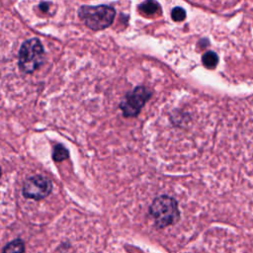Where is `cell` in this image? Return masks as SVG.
Masks as SVG:
<instances>
[{
  "instance_id": "9c48e42d",
  "label": "cell",
  "mask_w": 253,
  "mask_h": 253,
  "mask_svg": "<svg viewBox=\"0 0 253 253\" xmlns=\"http://www.w3.org/2000/svg\"><path fill=\"white\" fill-rule=\"evenodd\" d=\"M202 61H203V64L207 68L212 69V68H214L217 65L218 56H217V54L214 51L209 50V51L204 53V55L202 57Z\"/></svg>"
},
{
  "instance_id": "8992f818",
  "label": "cell",
  "mask_w": 253,
  "mask_h": 253,
  "mask_svg": "<svg viewBox=\"0 0 253 253\" xmlns=\"http://www.w3.org/2000/svg\"><path fill=\"white\" fill-rule=\"evenodd\" d=\"M2 253H25V243L20 238L14 239L4 246Z\"/></svg>"
},
{
  "instance_id": "ba28073f",
  "label": "cell",
  "mask_w": 253,
  "mask_h": 253,
  "mask_svg": "<svg viewBox=\"0 0 253 253\" xmlns=\"http://www.w3.org/2000/svg\"><path fill=\"white\" fill-rule=\"evenodd\" d=\"M69 157V151L65 146H63L60 143L55 144L52 150V158L55 162H60Z\"/></svg>"
},
{
  "instance_id": "5b68a950",
  "label": "cell",
  "mask_w": 253,
  "mask_h": 253,
  "mask_svg": "<svg viewBox=\"0 0 253 253\" xmlns=\"http://www.w3.org/2000/svg\"><path fill=\"white\" fill-rule=\"evenodd\" d=\"M52 182L43 175H34L26 179L23 184L22 194L27 199L40 201L50 195Z\"/></svg>"
},
{
  "instance_id": "8fae6325",
  "label": "cell",
  "mask_w": 253,
  "mask_h": 253,
  "mask_svg": "<svg viewBox=\"0 0 253 253\" xmlns=\"http://www.w3.org/2000/svg\"><path fill=\"white\" fill-rule=\"evenodd\" d=\"M48 7H49V3L47 2H42L40 5H39V9L42 12H47L48 11Z\"/></svg>"
},
{
  "instance_id": "277c9868",
  "label": "cell",
  "mask_w": 253,
  "mask_h": 253,
  "mask_svg": "<svg viewBox=\"0 0 253 253\" xmlns=\"http://www.w3.org/2000/svg\"><path fill=\"white\" fill-rule=\"evenodd\" d=\"M152 92L145 86H136L126 93L120 103V109L126 118L136 117L145 103L150 99Z\"/></svg>"
},
{
  "instance_id": "30bf717a",
  "label": "cell",
  "mask_w": 253,
  "mask_h": 253,
  "mask_svg": "<svg viewBox=\"0 0 253 253\" xmlns=\"http://www.w3.org/2000/svg\"><path fill=\"white\" fill-rule=\"evenodd\" d=\"M171 18L175 22H182L186 18V11L182 7H175L171 10Z\"/></svg>"
},
{
  "instance_id": "7a4b0ae2",
  "label": "cell",
  "mask_w": 253,
  "mask_h": 253,
  "mask_svg": "<svg viewBox=\"0 0 253 253\" xmlns=\"http://www.w3.org/2000/svg\"><path fill=\"white\" fill-rule=\"evenodd\" d=\"M78 17L90 30L101 31L113 24L116 10L110 5H82L78 9Z\"/></svg>"
},
{
  "instance_id": "3957f363",
  "label": "cell",
  "mask_w": 253,
  "mask_h": 253,
  "mask_svg": "<svg viewBox=\"0 0 253 253\" xmlns=\"http://www.w3.org/2000/svg\"><path fill=\"white\" fill-rule=\"evenodd\" d=\"M43 60L44 49L39 39H29L21 44L18 53V66L22 72H34L42 64Z\"/></svg>"
},
{
  "instance_id": "52a82bcc",
  "label": "cell",
  "mask_w": 253,
  "mask_h": 253,
  "mask_svg": "<svg viewBox=\"0 0 253 253\" xmlns=\"http://www.w3.org/2000/svg\"><path fill=\"white\" fill-rule=\"evenodd\" d=\"M159 9V4L156 1H145L138 5V10L140 13L146 16H151L155 14Z\"/></svg>"
},
{
  "instance_id": "6da1fadb",
  "label": "cell",
  "mask_w": 253,
  "mask_h": 253,
  "mask_svg": "<svg viewBox=\"0 0 253 253\" xmlns=\"http://www.w3.org/2000/svg\"><path fill=\"white\" fill-rule=\"evenodd\" d=\"M148 213L157 228L167 227L180 219L177 201L166 195L159 196L152 201L148 209Z\"/></svg>"
}]
</instances>
